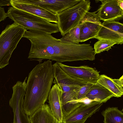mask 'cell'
<instances>
[{
	"mask_svg": "<svg viewBox=\"0 0 123 123\" xmlns=\"http://www.w3.org/2000/svg\"><path fill=\"white\" fill-rule=\"evenodd\" d=\"M23 37L31 43L28 59H47L61 63L95 59L94 49L89 44H76L57 39L50 34L33 30L26 31Z\"/></svg>",
	"mask_w": 123,
	"mask_h": 123,
	"instance_id": "cell-1",
	"label": "cell"
},
{
	"mask_svg": "<svg viewBox=\"0 0 123 123\" xmlns=\"http://www.w3.org/2000/svg\"><path fill=\"white\" fill-rule=\"evenodd\" d=\"M54 79L50 60L37 65L29 74L23 105L25 114L31 116L45 104Z\"/></svg>",
	"mask_w": 123,
	"mask_h": 123,
	"instance_id": "cell-2",
	"label": "cell"
},
{
	"mask_svg": "<svg viewBox=\"0 0 123 123\" xmlns=\"http://www.w3.org/2000/svg\"><path fill=\"white\" fill-rule=\"evenodd\" d=\"M52 66L54 78L53 83L57 84L62 90V107L64 115H67L81 103L76 98L77 92L79 88L86 83L68 76L57 62Z\"/></svg>",
	"mask_w": 123,
	"mask_h": 123,
	"instance_id": "cell-3",
	"label": "cell"
},
{
	"mask_svg": "<svg viewBox=\"0 0 123 123\" xmlns=\"http://www.w3.org/2000/svg\"><path fill=\"white\" fill-rule=\"evenodd\" d=\"M6 13L7 17L27 30L51 34L59 31L57 24L51 23L42 18L12 6L8 8Z\"/></svg>",
	"mask_w": 123,
	"mask_h": 123,
	"instance_id": "cell-4",
	"label": "cell"
},
{
	"mask_svg": "<svg viewBox=\"0 0 123 123\" xmlns=\"http://www.w3.org/2000/svg\"><path fill=\"white\" fill-rule=\"evenodd\" d=\"M27 30L14 22L8 25L0 35V69L9 63L12 54Z\"/></svg>",
	"mask_w": 123,
	"mask_h": 123,
	"instance_id": "cell-5",
	"label": "cell"
},
{
	"mask_svg": "<svg viewBox=\"0 0 123 123\" xmlns=\"http://www.w3.org/2000/svg\"><path fill=\"white\" fill-rule=\"evenodd\" d=\"M89 0H81L74 6L58 14L57 24L61 35L63 36L80 24L90 9Z\"/></svg>",
	"mask_w": 123,
	"mask_h": 123,
	"instance_id": "cell-6",
	"label": "cell"
},
{
	"mask_svg": "<svg viewBox=\"0 0 123 123\" xmlns=\"http://www.w3.org/2000/svg\"><path fill=\"white\" fill-rule=\"evenodd\" d=\"M103 103L91 101L88 104L82 102L69 114L64 116L62 123H84L87 119L99 111Z\"/></svg>",
	"mask_w": 123,
	"mask_h": 123,
	"instance_id": "cell-7",
	"label": "cell"
},
{
	"mask_svg": "<svg viewBox=\"0 0 123 123\" xmlns=\"http://www.w3.org/2000/svg\"><path fill=\"white\" fill-rule=\"evenodd\" d=\"M13 92L9 101L14 114L13 123H31L29 117L25 113L23 107L26 88L20 86L12 87Z\"/></svg>",
	"mask_w": 123,
	"mask_h": 123,
	"instance_id": "cell-8",
	"label": "cell"
},
{
	"mask_svg": "<svg viewBox=\"0 0 123 123\" xmlns=\"http://www.w3.org/2000/svg\"><path fill=\"white\" fill-rule=\"evenodd\" d=\"M63 70L71 78L86 83L93 84L97 83L100 75L93 68L86 66L78 67L69 66L58 63Z\"/></svg>",
	"mask_w": 123,
	"mask_h": 123,
	"instance_id": "cell-9",
	"label": "cell"
},
{
	"mask_svg": "<svg viewBox=\"0 0 123 123\" xmlns=\"http://www.w3.org/2000/svg\"><path fill=\"white\" fill-rule=\"evenodd\" d=\"M94 38L112 41L117 44H123V24L117 21H104Z\"/></svg>",
	"mask_w": 123,
	"mask_h": 123,
	"instance_id": "cell-10",
	"label": "cell"
},
{
	"mask_svg": "<svg viewBox=\"0 0 123 123\" xmlns=\"http://www.w3.org/2000/svg\"><path fill=\"white\" fill-rule=\"evenodd\" d=\"M97 11L87 12L81 20L80 25V42H85L97 35L101 25L97 14Z\"/></svg>",
	"mask_w": 123,
	"mask_h": 123,
	"instance_id": "cell-11",
	"label": "cell"
},
{
	"mask_svg": "<svg viewBox=\"0 0 123 123\" xmlns=\"http://www.w3.org/2000/svg\"><path fill=\"white\" fill-rule=\"evenodd\" d=\"M101 4L97 13L100 20L115 21L123 17V10L119 6L118 0H101Z\"/></svg>",
	"mask_w": 123,
	"mask_h": 123,
	"instance_id": "cell-12",
	"label": "cell"
},
{
	"mask_svg": "<svg viewBox=\"0 0 123 123\" xmlns=\"http://www.w3.org/2000/svg\"><path fill=\"white\" fill-rule=\"evenodd\" d=\"M81 0H19L22 3L38 6L56 14L71 7Z\"/></svg>",
	"mask_w": 123,
	"mask_h": 123,
	"instance_id": "cell-13",
	"label": "cell"
},
{
	"mask_svg": "<svg viewBox=\"0 0 123 123\" xmlns=\"http://www.w3.org/2000/svg\"><path fill=\"white\" fill-rule=\"evenodd\" d=\"M12 6L45 19L51 22L57 24V15L40 6L22 3L19 0H11Z\"/></svg>",
	"mask_w": 123,
	"mask_h": 123,
	"instance_id": "cell-14",
	"label": "cell"
},
{
	"mask_svg": "<svg viewBox=\"0 0 123 123\" xmlns=\"http://www.w3.org/2000/svg\"><path fill=\"white\" fill-rule=\"evenodd\" d=\"M62 90L58 85L55 84L51 87L48 98V105L52 114L62 123L64 116L62 107Z\"/></svg>",
	"mask_w": 123,
	"mask_h": 123,
	"instance_id": "cell-15",
	"label": "cell"
},
{
	"mask_svg": "<svg viewBox=\"0 0 123 123\" xmlns=\"http://www.w3.org/2000/svg\"><path fill=\"white\" fill-rule=\"evenodd\" d=\"M113 79L104 74L100 75L97 82L112 92L114 97H121L123 94V77Z\"/></svg>",
	"mask_w": 123,
	"mask_h": 123,
	"instance_id": "cell-16",
	"label": "cell"
},
{
	"mask_svg": "<svg viewBox=\"0 0 123 123\" xmlns=\"http://www.w3.org/2000/svg\"><path fill=\"white\" fill-rule=\"evenodd\" d=\"M113 97L114 96L112 92L97 82L93 84L83 99L86 98L103 103Z\"/></svg>",
	"mask_w": 123,
	"mask_h": 123,
	"instance_id": "cell-17",
	"label": "cell"
},
{
	"mask_svg": "<svg viewBox=\"0 0 123 123\" xmlns=\"http://www.w3.org/2000/svg\"><path fill=\"white\" fill-rule=\"evenodd\" d=\"M29 118L31 123H62L55 117L47 104L40 107Z\"/></svg>",
	"mask_w": 123,
	"mask_h": 123,
	"instance_id": "cell-18",
	"label": "cell"
},
{
	"mask_svg": "<svg viewBox=\"0 0 123 123\" xmlns=\"http://www.w3.org/2000/svg\"><path fill=\"white\" fill-rule=\"evenodd\" d=\"M102 114L104 118V123H123V112L117 107H109Z\"/></svg>",
	"mask_w": 123,
	"mask_h": 123,
	"instance_id": "cell-19",
	"label": "cell"
},
{
	"mask_svg": "<svg viewBox=\"0 0 123 123\" xmlns=\"http://www.w3.org/2000/svg\"><path fill=\"white\" fill-rule=\"evenodd\" d=\"M117 43L114 42L105 40H99L94 44L95 54L100 53L105 51H108Z\"/></svg>",
	"mask_w": 123,
	"mask_h": 123,
	"instance_id": "cell-20",
	"label": "cell"
},
{
	"mask_svg": "<svg viewBox=\"0 0 123 123\" xmlns=\"http://www.w3.org/2000/svg\"><path fill=\"white\" fill-rule=\"evenodd\" d=\"M80 25L79 24L70 30L61 38L72 43L79 44L80 42Z\"/></svg>",
	"mask_w": 123,
	"mask_h": 123,
	"instance_id": "cell-21",
	"label": "cell"
},
{
	"mask_svg": "<svg viewBox=\"0 0 123 123\" xmlns=\"http://www.w3.org/2000/svg\"><path fill=\"white\" fill-rule=\"evenodd\" d=\"M93 85L91 83H86L78 89L76 96V98L78 101H81Z\"/></svg>",
	"mask_w": 123,
	"mask_h": 123,
	"instance_id": "cell-22",
	"label": "cell"
},
{
	"mask_svg": "<svg viewBox=\"0 0 123 123\" xmlns=\"http://www.w3.org/2000/svg\"><path fill=\"white\" fill-rule=\"evenodd\" d=\"M6 17V13L4 8L0 7V22L4 20Z\"/></svg>",
	"mask_w": 123,
	"mask_h": 123,
	"instance_id": "cell-23",
	"label": "cell"
},
{
	"mask_svg": "<svg viewBox=\"0 0 123 123\" xmlns=\"http://www.w3.org/2000/svg\"><path fill=\"white\" fill-rule=\"evenodd\" d=\"M11 5L10 0H0V7Z\"/></svg>",
	"mask_w": 123,
	"mask_h": 123,
	"instance_id": "cell-24",
	"label": "cell"
},
{
	"mask_svg": "<svg viewBox=\"0 0 123 123\" xmlns=\"http://www.w3.org/2000/svg\"><path fill=\"white\" fill-rule=\"evenodd\" d=\"M118 5L123 10V0H118Z\"/></svg>",
	"mask_w": 123,
	"mask_h": 123,
	"instance_id": "cell-25",
	"label": "cell"
},
{
	"mask_svg": "<svg viewBox=\"0 0 123 123\" xmlns=\"http://www.w3.org/2000/svg\"></svg>",
	"mask_w": 123,
	"mask_h": 123,
	"instance_id": "cell-26",
	"label": "cell"
}]
</instances>
